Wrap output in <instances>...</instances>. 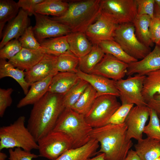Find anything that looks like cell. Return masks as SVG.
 Instances as JSON below:
<instances>
[{
	"mask_svg": "<svg viewBox=\"0 0 160 160\" xmlns=\"http://www.w3.org/2000/svg\"><path fill=\"white\" fill-rule=\"evenodd\" d=\"M145 75L136 74L126 79L115 81L119 91L121 105L147 106L142 94Z\"/></svg>",
	"mask_w": 160,
	"mask_h": 160,
	"instance_id": "cell-10",
	"label": "cell"
},
{
	"mask_svg": "<svg viewBox=\"0 0 160 160\" xmlns=\"http://www.w3.org/2000/svg\"><path fill=\"white\" fill-rule=\"evenodd\" d=\"M105 54L98 44H93L90 52L79 58L78 69L84 73L90 74Z\"/></svg>",
	"mask_w": 160,
	"mask_h": 160,
	"instance_id": "cell-27",
	"label": "cell"
},
{
	"mask_svg": "<svg viewBox=\"0 0 160 160\" xmlns=\"http://www.w3.org/2000/svg\"><path fill=\"white\" fill-rule=\"evenodd\" d=\"M63 95L47 92L33 105L27 127L36 141L52 130L65 108Z\"/></svg>",
	"mask_w": 160,
	"mask_h": 160,
	"instance_id": "cell-1",
	"label": "cell"
},
{
	"mask_svg": "<svg viewBox=\"0 0 160 160\" xmlns=\"http://www.w3.org/2000/svg\"><path fill=\"white\" fill-rule=\"evenodd\" d=\"M118 25L100 12L85 33L93 45L98 44L103 41L114 40V32Z\"/></svg>",
	"mask_w": 160,
	"mask_h": 160,
	"instance_id": "cell-12",
	"label": "cell"
},
{
	"mask_svg": "<svg viewBox=\"0 0 160 160\" xmlns=\"http://www.w3.org/2000/svg\"><path fill=\"white\" fill-rule=\"evenodd\" d=\"M149 31L151 39L153 43L159 45L160 42V19L154 17L151 19Z\"/></svg>",
	"mask_w": 160,
	"mask_h": 160,
	"instance_id": "cell-43",
	"label": "cell"
},
{
	"mask_svg": "<svg viewBox=\"0 0 160 160\" xmlns=\"http://www.w3.org/2000/svg\"><path fill=\"white\" fill-rule=\"evenodd\" d=\"M69 3L62 0H44L37 4L35 7V12L40 15H51L59 17L67 11Z\"/></svg>",
	"mask_w": 160,
	"mask_h": 160,
	"instance_id": "cell-25",
	"label": "cell"
},
{
	"mask_svg": "<svg viewBox=\"0 0 160 160\" xmlns=\"http://www.w3.org/2000/svg\"><path fill=\"white\" fill-rule=\"evenodd\" d=\"M79 58L70 50L57 57V67L58 72L76 73Z\"/></svg>",
	"mask_w": 160,
	"mask_h": 160,
	"instance_id": "cell-35",
	"label": "cell"
},
{
	"mask_svg": "<svg viewBox=\"0 0 160 160\" xmlns=\"http://www.w3.org/2000/svg\"><path fill=\"white\" fill-rule=\"evenodd\" d=\"M33 28L31 26H28L18 39L23 48L32 49L42 48L35 37Z\"/></svg>",
	"mask_w": 160,
	"mask_h": 160,
	"instance_id": "cell-37",
	"label": "cell"
},
{
	"mask_svg": "<svg viewBox=\"0 0 160 160\" xmlns=\"http://www.w3.org/2000/svg\"><path fill=\"white\" fill-rule=\"evenodd\" d=\"M105 154L103 153L97 154L95 156L90 159L88 160H105L104 159Z\"/></svg>",
	"mask_w": 160,
	"mask_h": 160,
	"instance_id": "cell-47",
	"label": "cell"
},
{
	"mask_svg": "<svg viewBox=\"0 0 160 160\" xmlns=\"http://www.w3.org/2000/svg\"><path fill=\"white\" fill-rule=\"evenodd\" d=\"M57 57L45 53L41 60L30 69L24 72L26 81L31 85L58 72L57 67Z\"/></svg>",
	"mask_w": 160,
	"mask_h": 160,
	"instance_id": "cell-15",
	"label": "cell"
},
{
	"mask_svg": "<svg viewBox=\"0 0 160 160\" xmlns=\"http://www.w3.org/2000/svg\"><path fill=\"white\" fill-rule=\"evenodd\" d=\"M113 38L127 54L138 60L143 58L151 51L150 47L145 45L137 38L133 23L118 25Z\"/></svg>",
	"mask_w": 160,
	"mask_h": 160,
	"instance_id": "cell-7",
	"label": "cell"
},
{
	"mask_svg": "<svg viewBox=\"0 0 160 160\" xmlns=\"http://www.w3.org/2000/svg\"><path fill=\"white\" fill-rule=\"evenodd\" d=\"M137 15H147L154 17L155 0H136Z\"/></svg>",
	"mask_w": 160,
	"mask_h": 160,
	"instance_id": "cell-40",
	"label": "cell"
},
{
	"mask_svg": "<svg viewBox=\"0 0 160 160\" xmlns=\"http://www.w3.org/2000/svg\"><path fill=\"white\" fill-rule=\"evenodd\" d=\"M127 127L125 123L121 125L111 123L93 128L91 138L100 144V148L97 154H104L105 160H124L133 145L127 136Z\"/></svg>",
	"mask_w": 160,
	"mask_h": 160,
	"instance_id": "cell-2",
	"label": "cell"
},
{
	"mask_svg": "<svg viewBox=\"0 0 160 160\" xmlns=\"http://www.w3.org/2000/svg\"><path fill=\"white\" fill-rule=\"evenodd\" d=\"M79 78L87 81L96 91L98 97L104 95L119 96L115 81L103 76L84 73L78 68L76 73Z\"/></svg>",
	"mask_w": 160,
	"mask_h": 160,
	"instance_id": "cell-18",
	"label": "cell"
},
{
	"mask_svg": "<svg viewBox=\"0 0 160 160\" xmlns=\"http://www.w3.org/2000/svg\"><path fill=\"white\" fill-rule=\"evenodd\" d=\"M65 12L51 18L67 26L71 32L85 31L100 13V0H86L69 2Z\"/></svg>",
	"mask_w": 160,
	"mask_h": 160,
	"instance_id": "cell-3",
	"label": "cell"
},
{
	"mask_svg": "<svg viewBox=\"0 0 160 160\" xmlns=\"http://www.w3.org/2000/svg\"><path fill=\"white\" fill-rule=\"evenodd\" d=\"M22 48L18 39L11 40L0 49V59L9 60L19 53Z\"/></svg>",
	"mask_w": 160,
	"mask_h": 160,
	"instance_id": "cell-38",
	"label": "cell"
},
{
	"mask_svg": "<svg viewBox=\"0 0 160 160\" xmlns=\"http://www.w3.org/2000/svg\"><path fill=\"white\" fill-rule=\"evenodd\" d=\"M98 45L105 54H111L128 64L138 61L127 54L120 45L114 40L103 41Z\"/></svg>",
	"mask_w": 160,
	"mask_h": 160,
	"instance_id": "cell-32",
	"label": "cell"
},
{
	"mask_svg": "<svg viewBox=\"0 0 160 160\" xmlns=\"http://www.w3.org/2000/svg\"><path fill=\"white\" fill-rule=\"evenodd\" d=\"M93 128L87 122L84 115L71 109L65 108L53 130L67 135L71 139L74 148L81 147L89 141Z\"/></svg>",
	"mask_w": 160,
	"mask_h": 160,
	"instance_id": "cell-4",
	"label": "cell"
},
{
	"mask_svg": "<svg viewBox=\"0 0 160 160\" xmlns=\"http://www.w3.org/2000/svg\"><path fill=\"white\" fill-rule=\"evenodd\" d=\"M89 84L79 79L78 81L63 96V103L65 108L72 109L79 99Z\"/></svg>",
	"mask_w": 160,
	"mask_h": 160,
	"instance_id": "cell-34",
	"label": "cell"
},
{
	"mask_svg": "<svg viewBox=\"0 0 160 160\" xmlns=\"http://www.w3.org/2000/svg\"><path fill=\"white\" fill-rule=\"evenodd\" d=\"M9 153V160H33L39 156L32 153L31 151L25 150L20 148H16L14 149L12 148L8 150Z\"/></svg>",
	"mask_w": 160,
	"mask_h": 160,
	"instance_id": "cell-41",
	"label": "cell"
},
{
	"mask_svg": "<svg viewBox=\"0 0 160 160\" xmlns=\"http://www.w3.org/2000/svg\"><path fill=\"white\" fill-rule=\"evenodd\" d=\"M142 94L146 103L154 96L160 95V69L145 75Z\"/></svg>",
	"mask_w": 160,
	"mask_h": 160,
	"instance_id": "cell-29",
	"label": "cell"
},
{
	"mask_svg": "<svg viewBox=\"0 0 160 160\" xmlns=\"http://www.w3.org/2000/svg\"><path fill=\"white\" fill-rule=\"evenodd\" d=\"M101 13L117 25L133 23L137 15L136 0H100Z\"/></svg>",
	"mask_w": 160,
	"mask_h": 160,
	"instance_id": "cell-8",
	"label": "cell"
},
{
	"mask_svg": "<svg viewBox=\"0 0 160 160\" xmlns=\"http://www.w3.org/2000/svg\"><path fill=\"white\" fill-rule=\"evenodd\" d=\"M40 44L46 53L56 57L70 50L66 35L47 39Z\"/></svg>",
	"mask_w": 160,
	"mask_h": 160,
	"instance_id": "cell-30",
	"label": "cell"
},
{
	"mask_svg": "<svg viewBox=\"0 0 160 160\" xmlns=\"http://www.w3.org/2000/svg\"><path fill=\"white\" fill-rule=\"evenodd\" d=\"M66 37L70 51L79 58L86 55L92 49L93 45L84 32H71Z\"/></svg>",
	"mask_w": 160,
	"mask_h": 160,
	"instance_id": "cell-23",
	"label": "cell"
},
{
	"mask_svg": "<svg viewBox=\"0 0 160 160\" xmlns=\"http://www.w3.org/2000/svg\"><path fill=\"white\" fill-rule=\"evenodd\" d=\"M44 0H19L17 2L20 8L26 12L29 16L34 15L36 7Z\"/></svg>",
	"mask_w": 160,
	"mask_h": 160,
	"instance_id": "cell-44",
	"label": "cell"
},
{
	"mask_svg": "<svg viewBox=\"0 0 160 160\" xmlns=\"http://www.w3.org/2000/svg\"><path fill=\"white\" fill-rule=\"evenodd\" d=\"M147 106L160 116V95H156L146 102Z\"/></svg>",
	"mask_w": 160,
	"mask_h": 160,
	"instance_id": "cell-45",
	"label": "cell"
},
{
	"mask_svg": "<svg viewBox=\"0 0 160 160\" xmlns=\"http://www.w3.org/2000/svg\"><path fill=\"white\" fill-rule=\"evenodd\" d=\"M159 158L160 159V156H159Z\"/></svg>",
	"mask_w": 160,
	"mask_h": 160,
	"instance_id": "cell-53",
	"label": "cell"
},
{
	"mask_svg": "<svg viewBox=\"0 0 160 160\" xmlns=\"http://www.w3.org/2000/svg\"><path fill=\"white\" fill-rule=\"evenodd\" d=\"M150 108L148 106L133 107L125 121L127 127V136L129 140L137 141L143 139L145 124L150 116Z\"/></svg>",
	"mask_w": 160,
	"mask_h": 160,
	"instance_id": "cell-14",
	"label": "cell"
},
{
	"mask_svg": "<svg viewBox=\"0 0 160 160\" xmlns=\"http://www.w3.org/2000/svg\"><path fill=\"white\" fill-rule=\"evenodd\" d=\"M124 160H141L136 151L132 149L128 151L127 156Z\"/></svg>",
	"mask_w": 160,
	"mask_h": 160,
	"instance_id": "cell-46",
	"label": "cell"
},
{
	"mask_svg": "<svg viewBox=\"0 0 160 160\" xmlns=\"http://www.w3.org/2000/svg\"><path fill=\"white\" fill-rule=\"evenodd\" d=\"M79 79L76 73L58 72L52 77L48 92L64 95Z\"/></svg>",
	"mask_w": 160,
	"mask_h": 160,
	"instance_id": "cell-21",
	"label": "cell"
},
{
	"mask_svg": "<svg viewBox=\"0 0 160 160\" xmlns=\"http://www.w3.org/2000/svg\"><path fill=\"white\" fill-rule=\"evenodd\" d=\"M160 69V47L156 44L153 49L140 60L128 64L126 75L135 74L146 75L147 73Z\"/></svg>",
	"mask_w": 160,
	"mask_h": 160,
	"instance_id": "cell-16",
	"label": "cell"
},
{
	"mask_svg": "<svg viewBox=\"0 0 160 160\" xmlns=\"http://www.w3.org/2000/svg\"><path fill=\"white\" fill-rule=\"evenodd\" d=\"M45 53L42 48L37 49L22 48L19 53L8 61L15 67L26 71L37 63Z\"/></svg>",
	"mask_w": 160,
	"mask_h": 160,
	"instance_id": "cell-19",
	"label": "cell"
},
{
	"mask_svg": "<svg viewBox=\"0 0 160 160\" xmlns=\"http://www.w3.org/2000/svg\"><path fill=\"white\" fill-rule=\"evenodd\" d=\"M39 156L55 160L67 150L73 148L69 137L64 133L52 130L37 142Z\"/></svg>",
	"mask_w": 160,
	"mask_h": 160,
	"instance_id": "cell-9",
	"label": "cell"
},
{
	"mask_svg": "<svg viewBox=\"0 0 160 160\" xmlns=\"http://www.w3.org/2000/svg\"><path fill=\"white\" fill-rule=\"evenodd\" d=\"M36 23L33 28L36 39L40 43L48 38L66 36L71 32L66 26L46 15L35 13Z\"/></svg>",
	"mask_w": 160,
	"mask_h": 160,
	"instance_id": "cell-11",
	"label": "cell"
},
{
	"mask_svg": "<svg viewBox=\"0 0 160 160\" xmlns=\"http://www.w3.org/2000/svg\"><path fill=\"white\" fill-rule=\"evenodd\" d=\"M20 8L17 2L13 0H0V39L6 23L10 22L17 16Z\"/></svg>",
	"mask_w": 160,
	"mask_h": 160,
	"instance_id": "cell-31",
	"label": "cell"
},
{
	"mask_svg": "<svg viewBox=\"0 0 160 160\" xmlns=\"http://www.w3.org/2000/svg\"><path fill=\"white\" fill-rule=\"evenodd\" d=\"M6 77L15 79L20 85L24 94H27L31 85L25 80L24 71L15 67L6 60L0 59V79Z\"/></svg>",
	"mask_w": 160,
	"mask_h": 160,
	"instance_id": "cell-26",
	"label": "cell"
},
{
	"mask_svg": "<svg viewBox=\"0 0 160 160\" xmlns=\"http://www.w3.org/2000/svg\"><path fill=\"white\" fill-rule=\"evenodd\" d=\"M53 77L49 76L32 84L25 96L17 104V107L20 108L27 105H33L39 100L48 92Z\"/></svg>",
	"mask_w": 160,
	"mask_h": 160,
	"instance_id": "cell-22",
	"label": "cell"
},
{
	"mask_svg": "<svg viewBox=\"0 0 160 160\" xmlns=\"http://www.w3.org/2000/svg\"><path fill=\"white\" fill-rule=\"evenodd\" d=\"M128 66V64L111 54H105L90 74L101 76L116 81L123 79L126 75Z\"/></svg>",
	"mask_w": 160,
	"mask_h": 160,
	"instance_id": "cell-13",
	"label": "cell"
},
{
	"mask_svg": "<svg viewBox=\"0 0 160 160\" xmlns=\"http://www.w3.org/2000/svg\"><path fill=\"white\" fill-rule=\"evenodd\" d=\"M134 104L121 105L110 119L109 123L121 125L125 123L126 119Z\"/></svg>",
	"mask_w": 160,
	"mask_h": 160,
	"instance_id": "cell-39",
	"label": "cell"
},
{
	"mask_svg": "<svg viewBox=\"0 0 160 160\" xmlns=\"http://www.w3.org/2000/svg\"><path fill=\"white\" fill-rule=\"evenodd\" d=\"M154 160H160V159L159 158V157H158L156 159H155Z\"/></svg>",
	"mask_w": 160,
	"mask_h": 160,
	"instance_id": "cell-50",
	"label": "cell"
},
{
	"mask_svg": "<svg viewBox=\"0 0 160 160\" xmlns=\"http://www.w3.org/2000/svg\"><path fill=\"white\" fill-rule=\"evenodd\" d=\"M150 120L148 124L145 126L143 133L148 137L160 141V122L159 116L156 112L150 108Z\"/></svg>",
	"mask_w": 160,
	"mask_h": 160,
	"instance_id": "cell-36",
	"label": "cell"
},
{
	"mask_svg": "<svg viewBox=\"0 0 160 160\" xmlns=\"http://www.w3.org/2000/svg\"><path fill=\"white\" fill-rule=\"evenodd\" d=\"M159 45L160 47V42L159 43V45Z\"/></svg>",
	"mask_w": 160,
	"mask_h": 160,
	"instance_id": "cell-52",
	"label": "cell"
},
{
	"mask_svg": "<svg viewBox=\"0 0 160 160\" xmlns=\"http://www.w3.org/2000/svg\"><path fill=\"white\" fill-rule=\"evenodd\" d=\"M7 157V154L1 151L0 152V160H5Z\"/></svg>",
	"mask_w": 160,
	"mask_h": 160,
	"instance_id": "cell-49",
	"label": "cell"
},
{
	"mask_svg": "<svg viewBox=\"0 0 160 160\" xmlns=\"http://www.w3.org/2000/svg\"><path fill=\"white\" fill-rule=\"evenodd\" d=\"M135 151L141 160H154L160 155V141L148 137L137 141Z\"/></svg>",
	"mask_w": 160,
	"mask_h": 160,
	"instance_id": "cell-24",
	"label": "cell"
},
{
	"mask_svg": "<svg viewBox=\"0 0 160 160\" xmlns=\"http://www.w3.org/2000/svg\"><path fill=\"white\" fill-rule=\"evenodd\" d=\"M28 16L26 12L21 9L17 16L8 22L3 32L0 49L11 40L18 39L23 34L29 26Z\"/></svg>",
	"mask_w": 160,
	"mask_h": 160,
	"instance_id": "cell-17",
	"label": "cell"
},
{
	"mask_svg": "<svg viewBox=\"0 0 160 160\" xmlns=\"http://www.w3.org/2000/svg\"><path fill=\"white\" fill-rule=\"evenodd\" d=\"M154 17L160 19V8L154 6Z\"/></svg>",
	"mask_w": 160,
	"mask_h": 160,
	"instance_id": "cell-48",
	"label": "cell"
},
{
	"mask_svg": "<svg viewBox=\"0 0 160 160\" xmlns=\"http://www.w3.org/2000/svg\"><path fill=\"white\" fill-rule=\"evenodd\" d=\"M159 121H160V116H159Z\"/></svg>",
	"mask_w": 160,
	"mask_h": 160,
	"instance_id": "cell-51",
	"label": "cell"
},
{
	"mask_svg": "<svg viewBox=\"0 0 160 160\" xmlns=\"http://www.w3.org/2000/svg\"><path fill=\"white\" fill-rule=\"evenodd\" d=\"M117 97L111 95H104L97 98L84 116L86 121L92 128L102 127L109 123L111 117L121 105Z\"/></svg>",
	"mask_w": 160,
	"mask_h": 160,
	"instance_id": "cell-6",
	"label": "cell"
},
{
	"mask_svg": "<svg viewBox=\"0 0 160 160\" xmlns=\"http://www.w3.org/2000/svg\"><path fill=\"white\" fill-rule=\"evenodd\" d=\"M13 90L12 88L0 89V116L2 117L7 108L12 103L11 95Z\"/></svg>",
	"mask_w": 160,
	"mask_h": 160,
	"instance_id": "cell-42",
	"label": "cell"
},
{
	"mask_svg": "<svg viewBox=\"0 0 160 160\" xmlns=\"http://www.w3.org/2000/svg\"><path fill=\"white\" fill-rule=\"evenodd\" d=\"M151 20L148 15H137L133 23L136 35L139 40L148 47L153 45L150 35L149 27Z\"/></svg>",
	"mask_w": 160,
	"mask_h": 160,
	"instance_id": "cell-28",
	"label": "cell"
},
{
	"mask_svg": "<svg viewBox=\"0 0 160 160\" xmlns=\"http://www.w3.org/2000/svg\"><path fill=\"white\" fill-rule=\"evenodd\" d=\"M97 97L96 91L89 84L79 100L71 109L85 116L89 111Z\"/></svg>",
	"mask_w": 160,
	"mask_h": 160,
	"instance_id": "cell-33",
	"label": "cell"
},
{
	"mask_svg": "<svg viewBox=\"0 0 160 160\" xmlns=\"http://www.w3.org/2000/svg\"><path fill=\"white\" fill-rule=\"evenodd\" d=\"M99 143L96 140L91 138L84 145L67 150L55 160H88L97 154Z\"/></svg>",
	"mask_w": 160,
	"mask_h": 160,
	"instance_id": "cell-20",
	"label": "cell"
},
{
	"mask_svg": "<svg viewBox=\"0 0 160 160\" xmlns=\"http://www.w3.org/2000/svg\"><path fill=\"white\" fill-rule=\"evenodd\" d=\"M25 117L21 116L13 123L0 128V150L20 148L28 151L38 150L37 142L25 126Z\"/></svg>",
	"mask_w": 160,
	"mask_h": 160,
	"instance_id": "cell-5",
	"label": "cell"
}]
</instances>
